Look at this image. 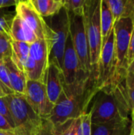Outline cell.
Returning a JSON list of instances; mask_svg holds the SVG:
<instances>
[{"label": "cell", "instance_id": "cell-1", "mask_svg": "<svg viewBox=\"0 0 134 135\" xmlns=\"http://www.w3.org/2000/svg\"><path fill=\"white\" fill-rule=\"evenodd\" d=\"M90 110L92 124L121 122L130 119L132 108L124 81H115L100 89Z\"/></svg>", "mask_w": 134, "mask_h": 135}, {"label": "cell", "instance_id": "cell-2", "mask_svg": "<svg viewBox=\"0 0 134 135\" xmlns=\"http://www.w3.org/2000/svg\"><path fill=\"white\" fill-rule=\"evenodd\" d=\"M62 73L63 92L67 97L81 94L90 86L96 85L95 79L83 70L73 47L70 35L66 44Z\"/></svg>", "mask_w": 134, "mask_h": 135}, {"label": "cell", "instance_id": "cell-3", "mask_svg": "<svg viewBox=\"0 0 134 135\" xmlns=\"http://www.w3.org/2000/svg\"><path fill=\"white\" fill-rule=\"evenodd\" d=\"M98 92L96 85L90 86L79 95L67 97L62 92L50 116L45 119L50 124L58 126L69 120L79 118L87 112L89 104Z\"/></svg>", "mask_w": 134, "mask_h": 135}, {"label": "cell", "instance_id": "cell-4", "mask_svg": "<svg viewBox=\"0 0 134 135\" xmlns=\"http://www.w3.org/2000/svg\"><path fill=\"white\" fill-rule=\"evenodd\" d=\"M100 2L101 0H86L83 13L85 29L89 47L90 63L96 82L98 62L102 49Z\"/></svg>", "mask_w": 134, "mask_h": 135}, {"label": "cell", "instance_id": "cell-5", "mask_svg": "<svg viewBox=\"0 0 134 135\" xmlns=\"http://www.w3.org/2000/svg\"><path fill=\"white\" fill-rule=\"evenodd\" d=\"M17 135H38L43 124L40 118L27 102L24 96L13 93L6 96Z\"/></svg>", "mask_w": 134, "mask_h": 135}, {"label": "cell", "instance_id": "cell-6", "mask_svg": "<svg viewBox=\"0 0 134 135\" xmlns=\"http://www.w3.org/2000/svg\"><path fill=\"white\" fill-rule=\"evenodd\" d=\"M134 23L131 17H124L114 25L115 51L116 59L115 81H124L128 68V51Z\"/></svg>", "mask_w": 134, "mask_h": 135}, {"label": "cell", "instance_id": "cell-7", "mask_svg": "<svg viewBox=\"0 0 134 135\" xmlns=\"http://www.w3.org/2000/svg\"><path fill=\"white\" fill-rule=\"evenodd\" d=\"M51 52L49 62L57 65L61 70L66 44L70 35V17L68 11L63 7L60 12L51 17Z\"/></svg>", "mask_w": 134, "mask_h": 135}, {"label": "cell", "instance_id": "cell-8", "mask_svg": "<svg viewBox=\"0 0 134 135\" xmlns=\"http://www.w3.org/2000/svg\"><path fill=\"white\" fill-rule=\"evenodd\" d=\"M116 76V59L115 51L114 28L107 40L102 46L98 66L96 87L98 90L108 86L115 81Z\"/></svg>", "mask_w": 134, "mask_h": 135}, {"label": "cell", "instance_id": "cell-9", "mask_svg": "<svg viewBox=\"0 0 134 135\" xmlns=\"http://www.w3.org/2000/svg\"><path fill=\"white\" fill-rule=\"evenodd\" d=\"M69 17L70 35L74 51L83 70L88 75H90L93 78L90 63L89 47L85 33L83 16H77L69 13Z\"/></svg>", "mask_w": 134, "mask_h": 135}, {"label": "cell", "instance_id": "cell-10", "mask_svg": "<svg viewBox=\"0 0 134 135\" xmlns=\"http://www.w3.org/2000/svg\"><path fill=\"white\" fill-rule=\"evenodd\" d=\"M16 6V14L18 15L32 29L37 40H46L51 42V29L48 24L32 6L30 0L18 1Z\"/></svg>", "mask_w": 134, "mask_h": 135}, {"label": "cell", "instance_id": "cell-11", "mask_svg": "<svg viewBox=\"0 0 134 135\" xmlns=\"http://www.w3.org/2000/svg\"><path fill=\"white\" fill-rule=\"evenodd\" d=\"M24 97L40 118L45 119L50 116L54 105L48 98L44 83L27 80Z\"/></svg>", "mask_w": 134, "mask_h": 135}, {"label": "cell", "instance_id": "cell-12", "mask_svg": "<svg viewBox=\"0 0 134 135\" xmlns=\"http://www.w3.org/2000/svg\"><path fill=\"white\" fill-rule=\"evenodd\" d=\"M51 52V42L46 40H36L34 43L30 44L29 56L34 61L39 81L44 83L45 77L49 66Z\"/></svg>", "mask_w": 134, "mask_h": 135}, {"label": "cell", "instance_id": "cell-13", "mask_svg": "<svg viewBox=\"0 0 134 135\" xmlns=\"http://www.w3.org/2000/svg\"><path fill=\"white\" fill-rule=\"evenodd\" d=\"M62 70L54 63L49 62L46 77L45 86L50 101L54 105L63 92Z\"/></svg>", "mask_w": 134, "mask_h": 135}, {"label": "cell", "instance_id": "cell-14", "mask_svg": "<svg viewBox=\"0 0 134 135\" xmlns=\"http://www.w3.org/2000/svg\"><path fill=\"white\" fill-rule=\"evenodd\" d=\"M6 67L11 88L14 93L24 96L26 89L27 78L23 71L18 69L14 64L11 57L3 60Z\"/></svg>", "mask_w": 134, "mask_h": 135}, {"label": "cell", "instance_id": "cell-15", "mask_svg": "<svg viewBox=\"0 0 134 135\" xmlns=\"http://www.w3.org/2000/svg\"><path fill=\"white\" fill-rule=\"evenodd\" d=\"M131 119L103 124H92V135H131Z\"/></svg>", "mask_w": 134, "mask_h": 135}, {"label": "cell", "instance_id": "cell-16", "mask_svg": "<svg viewBox=\"0 0 134 135\" xmlns=\"http://www.w3.org/2000/svg\"><path fill=\"white\" fill-rule=\"evenodd\" d=\"M10 38L13 41L24 42L29 44H32L37 40L32 29L17 14H15L12 22Z\"/></svg>", "mask_w": 134, "mask_h": 135}, {"label": "cell", "instance_id": "cell-17", "mask_svg": "<svg viewBox=\"0 0 134 135\" xmlns=\"http://www.w3.org/2000/svg\"><path fill=\"white\" fill-rule=\"evenodd\" d=\"M79 118L69 120L62 124L53 126L43 119L42 127L38 135H77Z\"/></svg>", "mask_w": 134, "mask_h": 135}, {"label": "cell", "instance_id": "cell-18", "mask_svg": "<svg viewBox=\"0 0 134 135\" xmlns=\"http://www.w3.org/2000/svg\"><path fill=\"white\" fill-rule=\"evenodd\" d=\"M106 2L112 13L114 23L121 18H132L133 0H106Z\"/></svg>", "mask_w": 134, "mask_h": 135}, {"label": "cell", "instance_id": "cell-19", "mask_svg": "<svg viewBox=\"0 0 134 135\" xmlns=\"http://www.w3.org/2000/svg\"><path fill=\"white\" fill-rule=\"evenodd\" d=\"M42 17H53L63 8L62 0H30Z\"/></svg>", "mask_w": 134, "mask_h": 135}, {"label": "cell", "instance_id": "cell-20", "mask_svg": "<svg viewBox=\"0 0 134 135\" xmlns=\"http://www.w3.org/2000/svg\"><path fill=\"white\" fill-rule=\"evenodd\" d=\"M114 19L112 13L106 2V0H101L100 2V27L102 46L109 36L114 28Z\"/></svg>", "mask_w": 134, "mask_h": 135}, {"label": "cell", "instance_id": "cell-21", "mask_svg": "<svg viewBox=\"0 0 134 135\" xmlns=\"http://www.w3.org/2000/svg\"><path fill=\"white\" fill-rule=\"evenodd\" d=\"M12 47V55L11 59L14 64L18 67L19 70L24 72L23 67L26 62L28 58L29 57L30 44L24 42L11 41Z\"/></svg>", "mask_w": 134, "mask_h": 135}, {"label": "cell", "instance_id": "cell-22", "mask_svg": "<svg viewBox=\"0 0 134 135\" xmlns=\"http://www.w3.org/2000/svg\"><path fill=\"white\" fill-rule=\"evenodd\" d=\"M15 15L11 12L0 9V33L10 37L11 25Z\"/></svg>", "mask_w": 134, "mask_h": 135}, {"label": "cell", "instance_id": "cell-23", "mask_svg": "<svg viewBox=\"0 0 134 135\" xmlns=\"http://www.w3.org/2000/svg\"><path fill=\"white\" fill-rule=\"evenodd\" d=\"M63 7L70 13L83 16L86 0H62Z\"/></svg>", "mask_w": 134, "mask_h": 135}, {"label": "cell", "instance_id": "cell-24", "mask_svg": "<svg viewBox=\"0 0 134 135\" xmlns=\"http://www.w3.org/2000/svg\"><path fill=\"white\" fill-rule=\"evenodd\" d=\"M77 135H92V119L90 112H86L79 117Z\"/></svg>", "mask_w": 134, "mask_h": 135}, {"label": "cell", "instance_id": "cell-25", "mask_svg": "<svg viewBox=\"0 0 134 135\" xmlns=\"http://www.w3.org/2000/svg\"><path fill=\"white\" fill-rule=\"evenodd\" d=\"M11 38L0 33V60H4L12 55Z\"/></svg>", "mask_w": 134, "mask_h": 135}, {"label": "cell", "instance_id": "cell-26", "mask_svg": "<svg viewBox=\"0 0 134 135\" xmlns=\"http://www.w3.org/2000/svg\"><path fill=\"white\" fill-rule=\"evenodd\" d=\"M0 82L4 86V88L6 89V90L7 91L9 95L14 93L11 88L8 72H7L6 67L5 66L3 60H0Z\"/></svg>", "mask_w": 134, "mask_h": 135}, {"label": "cell", "instance_id": "cell-27", "mask_svg": "<svg viewBox=\"0 0 134 135\" xmlns=\"http://www.w3.org/2000/svg\"><path fill=\"white\" fill-rule=\"evenodd\" d=\"M0 115L4 116L8 121V123L11 125V127L14 129L13 120L6 97H0Z\"/></svg>", "mask_w": 134, "mask_h": 135}, {"label": "cell", "instance_id": "cell-28", "mask_svg": "<svg viewBox=\"0 0 134 135\" xmlns=\"http://www.w3.org/2000/svg\"><path fill=\"white\" fill-rule=\"evenodd\" d=\"M127 89L134 88V60L129 65L124 80Z\"/></svg>", "mask_w": 134, "mask_h": 135}, {"label": "cell", "instance_id": "cell-29", "mask_svg": "<svg viewBox=\"0 0 134 135\" xmlns=\"http://www.w3.org/2000/svg\"><path fill=\"white\" fill-rule=\"evenodd\" d=\"M134 60V27L132 32L131 38H130V47H129V51H128V58H127V62H128V66Z\"/></svg>", "mask_w": 134, "mask_h": 135}, {"label": "cell", "instance_id": "cell-30", "mask_svg": "<svg viewBox=\"0 0 134 135\" xmlns=\"http://www.w3.org/2000/svg\"><path fill=\"white\" fill-rule=\"evenodd\" d=\"M0 131H14V129L8 123L6 119L0 115Z\"/></svg>", "mask_w": 134, "mask_h": 135}, {"label": "cell", "instance_id": "cell-31", "mask_svg": "<svg viewBox=\"0 0 134 135\" xmlns=\"http://www.w3.org/2000/svg\"><path fill=\"white\" fill-rule=\"evenodd\" d=\"M17 0H0V9L16 6Z\"/></svg>", "mask_w": 134, "mask_h": 135}, {"label": "cell", "instance_id": "cell-32", "mask_svg": "<svg viewBox=\"0 0 134 135\" xmlns=\"http://www.w3.org/2000/svg\"><path fill=\"white\" fill-rule=\"evenodd\" d=\"M128 93H129V97H130L131 108H132V112H134V88L131 89H128Z\"/></svg>", "mask_w": 134, "mask_h": 135}, {"label": "cell", "instance_id": "cell-33", "mask_svg": "<svg viewBox=\"0 0 134 135\" xmlns=\"http://www.w3.org/2000/svg\"><path fill=\"white\" fill-rule=\"evenodd\" d=\"M8 93L6 90V89L4 88V86L2 85V83L0 82V97H3L6 96H8Z\"/></svg>", "mask_w": 134, "mask_h": 135}, {"label": "cell", "instance_id": "cell-34", "mask_svg": "<svg viewBox=\"0 0 134 135\" xmlns=\"http://www.w3.org/2000/svg\"><path fill=\"white\" fill-rule=\"evenodd\" d=\"M131 127H130V134L134 135V112L131 113Z\"/></svg>", "mask_w": 134, "mask_h": 135}, {"label": "cell", "instance_id": "cell-35", "mask_svg": "<svg viewBox=\"0 0 134 135\" xmlns=\"http://www.w3.org/2000/svg\"><path fill=\"white\" fill-rule=\"evenodd\" d=\"M0 135H17L14 131H0Z\"/></svg>", "mask_w": 134, "mask_h": 135}, {"label": "cell", "instance_id": "cell-36", "mask_svg": "<svg viewBox=\"0 0 134 135\" xmlns=\"http://www.w3.org/2000/svg\"><path fill=\"white\" fill-rule=\"evenodd\" d=\"M133 13H132V19H133V21L134 23V0H133Z\"/></svg>", "mask_w": 134, "mask_h": 135}]
</instances>
